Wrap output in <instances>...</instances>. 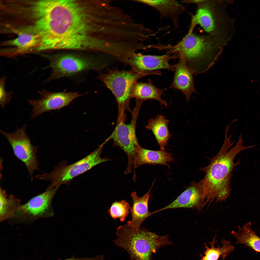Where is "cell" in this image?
<instances>
[{
  "label": "cell",
  "mask_w": 260,
  "mask_h": 260,
  "mask_svg": "<svg viewBox=\"0 0 260 260\" xmlns=\"http://www.w3.org/2000/svg\"><path fill=\"white\" fill-rule=\"evenodd\" d=\"M5 79V77H3L0 82V104L2 108L4 107L6 104L10 102L11 98L10 93L7 92L4 88Z\"/></svg>",
  "instance_id": "484cf974"
},
{
  "label": "cell",
  "mask_w": 260,
  "mask_h": 260,
  "mask_svg": "<svg viewBox=\"0 0 260 260\" xmlns=\"http://www.w3.org/2000/svg\"><path fill=\"white\" fill-rule=\"evenodd\" d=\"M226 45L211 36L188 33L171 48L185 58L194 74L205 73L214 65Z\"/></svg>",
  "instance_id": "3957f363"
},
{
  "label": "cell",
  "mask_w": 260,
  "mask_h": 260,
  "mask_svg": "<svg viewBox=\"0 0 260 260\" xmlns=\"http://www.w3.org/2000/svg\"><path fill=\"white\" fill-rule=\"evenodd\" d=\"M215 237V236L213 241L209 243L210 248L205 244L206 249L204 253L205 255L202 260H218L220 256H222L223 260H225L226 257L234 250V247L231 245L230 241L224 239L221 242L222 247H215L214 244L216 242Z\"/></svg>",
  "instance_id": "603a6c76"
},
{
  "label": "cell",
  "mask_w": 260,
  "mask_h": 260,
  "mask_svg": "<svg viewBox=\"0 0 260 260\" xmlns=\"http://www.w3.org/2000/svg\"><path fill=\"white\" fill-rule=\"evenodd\" d=\"M130 208L129 203L125 200L113 202L109 210L111 217L114 219L119 218L124 222L129 213Z\"/></svg>",
  "instance_id": "d4e9b609"
},
{
  "label": "cell",
  "mask_w": 260,
  "mask_h": 260,
  "mask_svg": "<svg viewBox=\"0 0 260 260\" xmlns=\"http://www.w3.org/2000/svg\"><path fill=\"white\" fill-rule=\"evenodd\" d=\"M174 159L171 154L164 150L155 151L146 149L139 144L136 149L133 166L134 169L144 164H159L169 166L167 163L172 162Z\"/></svg>",
  "instance_id": "e0dca14e"
},
{
  "label": "cell",
  "mask_w": 260,
  "mask_h": 260,
  "mask_svg": "<svg viewBox=\"0 0 260 260\" xmlns=\"http://www.w3.org/2000/svg\"><path fill=\"white\" fill-rule=\"evenodd\" d=\"M142 104L137 103L132 112L130 123L126 124L124 116L119 117L116 128L109 138L113 141L114 145L121 149L126 155L128 162L125 172L126 174L131 172L135 155L136 149L139 144L136 137V127L137 118Z\"/></svg>",
  "instance_id": "9c48e42d"
},
{
  "label": "cell",
  "mask_w": 260,
  "mask_h": 260,
  "mask_svg": "<svg viewBox=\"0 0 260 260\" xmlns=\"http://www.w3.org/2000/svg\"><path fill=\"white\" fill-rule=\"evenodd\" d=\"M46 56L49 62L47 67L52 70L48 81L72 76L84 71L99 70L106 65V63L96 58L71 54Z\"/></svg>",
  "instance_id": "52a82bcc"
},
{
  "label": "cell",
  "mask_w": 260,
  "mask_h": 260,
  "mask_svg": "<svg viewBox=\"0 0 260 260\" xmlns=\"http://www.w3.org/2000/svg\"><path fill=\"white\" fill-rule=\"evenodd\" d=\"M251 222L242 227L238 226L237 232L231 231V234L235 238L237 242L243 244L255 251L260 253V237L252 229Z\"/></svg>",
  "instance_id": "44dd1931"
},
{
  "label": "cell",
  "mask_w": 260,
  "mask_h": 260,
  "mask_svg": "<svg viewBox=\"0 0 260 260\" xmlns=\"http://www.w3.org/2000/svg\"><path fill=\"white\" fill-rule=\"evenodd\" d=\"M0 221L14 218L21 205L20 201L11 195L8 196L0 187Z\"/></svg>",
  "instance_id": "7402d4cb"
},
{
  "label": "cell",
  "mask_w": 260,
  "mask_h": 260,
  "mask_svg": "<svg viewBox=\"0 0 260 260\" xmlns=\"http://www.w3.org/2000/svg\"><path fill=\"white\" fill-rule=\"evenodd\" d=\"M42 24L48 50L95 51L98 47L101 24L91 1L51 0Z\"/></svg>",
  "instance_id": "6da1fadb"
},
{
  "label": "cell",
  "mask_w": 260,
  "mask_h": 260,
  "mask_svg": "<svg viewBox=\"0 0 260 260\" xmlns=\"http://www.w3.org/2000/svg\"><path fill=\"white\" fill-rule=\"evenodd\" d=\"M39 93L40 99L29 100L33 108L31 114L33 118L45 112L58 110L67 106L75 99L82 95L75 92H53L45 90Z\"/></svg>",
  "instance_id": "4fadbf2b"
},
{
  "label": "cell",
  "mask_w": 260,
  "mask_h": 260,
  "mask_svg": "<svg viewBox=\"0 0 260 260\" xmlns=\"http://www.w3.org/2000/svg\"><path fill=\"white\" fill-rule=\"evenodd\" d=\"M46 190L20 205L14 218L21 221H30L42 218L52 217L54 212L52 206L53 199L58 188Z\"/></svg>",
  "instance_id": "8fae6325"
},
{
  "label": "cell",
  "mask_w": 260,
  "mask_h": 260,
  "mask_svg": "<svg viewBox=\"0 0 260 260\" xmlns=\"http://www.w3.org/2000/svg\"><path fill=\"white\" fill-rule=\"evenodd\" d=\"M203 0H182V2L186 3H191L196 4L197 5L202 2Z\"/></svg>",
  "instance_id": "83f0119b"
},
{
  "label": "cell",
  "mask_w": 260,
  "mask_h": 260,
  "mask_svg": "<svg viewBox=\"0 0 260 260\" xmlns=\"http://www.w3.org/2000/svg\"><path fill=\"white\" fill-rule=\"evenodd\" d=\"M229 129L225 128V139L219 152L210 159L208 165L199 169L205 174L202 180L205 205L208 203L209 205L215 199L217 202L226 200L230 194L232 172L235 168L240 164V158L236 162H234L235 157L242 151L256 146L254 145L245 146L243 145L244 140L241 133L235 145L230 149L236 141H230L232 134L228 137Z\"/></svg>",
  "instance_id": "7a4b0ae2"
},
{
  "label": "cell",
  "mask_w": 260,
  "mask_h": 260,
  "mask_svg": "<svg viewBox=\"0 0 260 260\" xmlns=\"http://www.w3.org/2000/svg\"><path fill=\"white\" fill-rule=\"evenodd\" d=\"M9 43L10 45L15 46L18 52H23L36 46H37L39 40L35 35L28 32H22L19 33L17 38Z\"/></svg>",
  "instance_id": "cb8c5ba5"
},
{
  "label": "cell",
  "mask_w": 260,
  "mask_h": 260,
  "mask_svg": "<svg viewBox=\"0 0 260 260\" xmlns=\"http://www.w3.org/2000/svg\"><path fill=\"white\" fill-rule=\"evenodd\" d=\"M179 57V61L175 64L173 81L169 88L180 91L188 102L192 94L198 93L194 85V74L187 66L185 58L181 55Z\"/></svg>",
  "instance_id": "9a60e30c"
},
{
  "label": "cell",
  "mask_w": 260,
  "mask_h": 260,
  "mask_svg": "<svg viewBox=\"0 0 260 260\" xmlns=\"http://www.w3.org/2000/svg\"><path fill=\"white\" fill-rule=\"evenodd\" d=\"M106 143L105 142L93 151L80 160L69 165L67 164L66 162L63 161L52 171L37 175L36 178L51 182L47 190L59 187L63 184H69L76 177L98 164L110 160L101 156L104 145Z\"/></svg>",
  "instance_id": "8992f818"
},
{
  "label": "cell",
  "mask_w": 260,
  "mask_h": 260,
  "mask_svg": "<svg viewBox=\"0 0 260 260\" xmlns=\"http://www.w3.org/2000/svg\"><path fill=\"white\" fill-rule=\"evenodd\" d=\"M26 125L18 128L12 133L0 132L9 142L15 156L25 164L29 174L32 177L34 172L38 169L36 148L32 144L26 130Z\"/></svg>",
  "instance_id": "30bf717a"
},
{
  "label": "cell",
  "mask_w": 260,
  "mask_h": 260,
  "mask_svg": "<svg viewBox=\"0 0 260 260\" xmlns=\"http://www.w3.org/2000/svg\"><path fill=\"white\" fill-rule=\"evenodd\" d=\"M205 206L203 182L193 181L173 202L164 207L153 212L154 214L170 209L180 208H197L201 210Z\"/></svg>",
  "instance_id": "5bb4252c"
},
{
  "label": "cell",
  "mask_w": 260,
  "mask_h": 260,
  "mask_svg": "<svg viewBox=\"0 0 260 260\" xmlns=\"http://www.w3.org/2000/svg\"><path fill=\"white\" fill-rule=\"evenodd\" d=\"M58 260H61L60 259ZM63 260H104V256L103 255H99L92 258H76L73 256L69 258Z\"/></svg>",
  "instance_id": "4316f807"
},
{
  "label": "cell",
  "mask_w": 260,
  "mask_h": 260,
  "mask_svg": "<svg viewBox=\"0 0 260 260\" xmlns=\"http://www.w3.org/2000/svg\"><path fill=\"white\" fill-rule=\"evenodd\" d=\"M231 2L228 0H203L197 5L188 32H193L199 25L208 35L227 45L234 32L233 20L227 11Z\"/></svg>",
  "instance_id": "277c9868"
},
{
  "label": "cell",
  "mask_w": 260,
  "mask_h": 260,
  "mask_svg": "<svg viewBox=\"0 0 260 260\" xmlns=\"http://www.w3.org/2000/svg\"><path fill=\"white\" fill-rule=\"evenodd\" d=\"M155 180L149 190L143 196L140 197L136 191L133 192L131 195L132 200V205L130 208L132 218L127 223L135 229H139L143 221L152 214L148 210V201L150 196V192L154 183Z\"/></svg>",
  "instance_id": "2e32d148"
},
{
  "label": "cell",
  "mask_w": 260,
  "mask_h": 260,
  "mask_svg": "<svg viewBox=\"0 0 260 260\" xmlns=\"http://www.w3.org/2000/svg\"><path fill=\"white\" fill-rule=\"evenodd\" d=\"M176 54H166L161 55H145L135 53L123 62L129 65L132 70L136 72L145 73L148 75H160L161 73L159 71L161 69L174 71L175 64L169 63L172 59L179 58Z\"/></svg>",
  "instance_id": "7c38bea8"
},
{
  "label": "cell",
  "mask_w": 260,
  "mask_h": 260,
  "mask_svg": "<svg viewBox=\"0 0 260 260\" xmlns=\"http://www.w3.org/2000/svg\"><path fill=\"white\" fill-rule=\"evenodd\" d=\"M148 75L132 70L109 69L107 73L98 77L115 96L119 107V116L124 115L125 109L129 106L135 84L140 78Z\"/></svg>",
  "instance_id": "ba28073f"
},
{
  "label": "cell",
  "mask_w": 260,
  "mask_h": 260,
  "mask_svg": "<svg viewBox=\"0 0 260 260\" xmlns=\"http://www.w3.org/2000/svg\"><path fill=\"white\" fill-rule=\"evenodd\" d=\"M153 8L159 13L160 17L170 19L175 28L178 26L179 16L185 10L184 6L175 0H134Z\"/></svg>",
  "instance_id": "ac0fdd59"
},
{
  "label": "cell",
  "mask_w": 260,
  "mask_h": 260,
  "mask_svg": "<svg viewBox=\"0 0 260 260\" xmlns=\"http://www.w3.org/2000/svg\"><path fill=\"white\" fill-rule=\"evenodd\" d=\"M164 91V90L156 87L150 79L148 82L137 81L133 87L131 97L142 101L154 99L158 101L161 105H164L167 108L166 102L161 97Z\"/></svg>",
  "instance_id": "d6986e66"
},
{
  "label": "cell",
  "mask_w": 260,
  "mask_h": 260,
  "mask_svg": "<svg viewBox=\"0 0 260 260\" xmlns=\"http://www.w3.org/2000/svg\"><path fill=\"white\" fill-rule=\"evenodd\" d=\"M116 234L115 244L127 252L130 260H150L152 253L171 244L168 235L160 236L144 229H135L127 223L118 227Z\"/></svg>",
  "instance_id": "5b68a950"
},
{
  "label": "cell",
  "mask_w": 260,
  "mask_h": 260,
  "mask_svg": "<svg viewBox=\"0 0 260 260\" xmlns=\"http://www.w3.org/2000/svg\"><path fill=\"white\" fill-rule=\"evenodd\" d=\"M169 120L164 116L158 114L154 117L149 119L146 128L153 134L159 145L160 149L164 150L168 144L169 139L172 136L169 130Z\"/></svg>",
  "instance_id": "ffe728a7"
}]
</instances>
